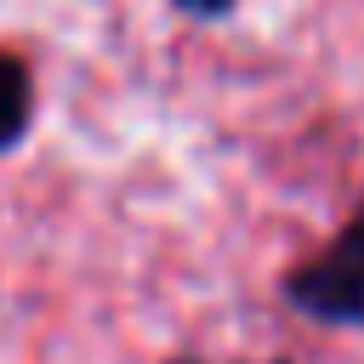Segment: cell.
Segmentation results:
<instances>
[{
	"label": "cell",
	"mask_w": 364,
	"mask_h": 364,
	"mask_svg": "<svg viewBox=\"0 0 364 364\" xmlns=\"http://www.w3.org/2000/svg\"><path fill=\"white\" fill-rule=\"evenodd\" d=\"M284 296L296 313H307L318 324H347V330L364 324V210L313 262H301L290 273Z\"/></svg>",
	"instance_id": "1"
},
{
	"label": "cell",
	"mask_w": 364,
	"mask_h": 364,
	"mask_svg": "<svg viewBox=\"0 0 364 364\" xmlns=\"http://www.w3.org/2000/svg\"><path fill=\"white\" fill-rule=\"evenodd\" d=\"M28 125H34V80L11 51H0V154H11L28 136Z\"/></svg>",
	"instance_id": "2"
},
{
	"label": "cell",
	"mask_w": 364,
	"mask_h": 364,
	"mask_svg": "<svg viewBox=\"0 0 364 364\" xmlns=\"http://www.w3.org/2000/svg\"><path fill=\"white\" fill-rule=\"evenodd\" d=\"M171 6H182L188 17H222V11H233V0H171Z\"/></svg>",
	"instance_id": "3"
}]
</instances>
